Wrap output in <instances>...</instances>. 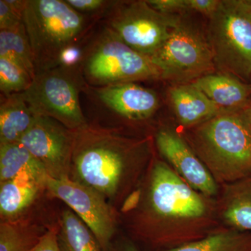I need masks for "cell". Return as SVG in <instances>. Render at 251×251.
<instances>
[{"label": "cell", "instance_id": "1", "mask_svg": "<svg viewBox=\"0 0 251 251\" xmlns=\"http://www.w3.org/2000/svg\"><path fill=\"white\" fill-rule=\"evenodd\" d=\"M142 204L138 233L155 247L169 249L208 234L199 227L210 220L212 205L176 174L169 165L155 161Z\"/></svg>", "mask_w": 251, "mask_h": 251}, {"label": "cell", "instance_id": "2", "mask_svg": "<svg viewBox=\"0 0 251 251\" xmlns=\"http://www.w3.org/2000/svg\"><path fill=\"white\" fill-rule=\"evenodd\" d=\"M149 154L148 140L132 139L116 129L89 124L75 130L70 179L113 200L129 172Z\"/></svg>", "mask_w": 251, "mask_h": 251}, {"label": "cell", "instance_id": "3", "mask_svg": "<svg viewBox=\"0 0 251 251\" xmlns=\"http://www.w3.org/2000/svg\"><path fill=\"white\" fill-rule=\"evenodd\" d=\"M188 136L216 182L232 184L251 176V130L243 110L193 126Z\"/></svg>", "mask_w": 251, "mask_h": 251}, {"label": "cell", "instance_id": "4", "mask_svg": "<svg viewBox=\"0 0 251 251\" xmlns=\"http://www.w3.org/2000/svg\"><path fill=\"white\" fill-rule=\"evenodd\" d=\"M100 21L77 12L65 0H27L23 23L36 75L58 67L63 50L85 39Z\"/></svg>", "mask_w": 251, "mask_h": 251}, {"label": "cell", "instance_id": "5", "mask_svg": "<svg viewBox=\"0 0 251 251\" xmlns=\"http://www.w3.org/2000/svg\"><path fill=\"white\" fill-rule=\"evenodd\" d=\"M80 69L92 87L161 80L150 57L126 45L100 21L87 36Z\"/></svg>", "mask_w": 251, "mask_h": 251}, {"label": "cell", "instance_id": "6", "mask_svg": "<svg viewBox=\"0 0 251 251\" xmlns=\"http://www.w3.org/2000/svg\"><path fill=\"white\" fill-rule=\"evenodd\" d=\"M207 39L216 70L250 84L251 6L249 0H221L209 17Z\"/></svg>", "mask_w": 251, "mask_h": 251}, {"label": "cell", "instance_id": "7", "mask_svg": "<svg viewBox=\"0 0 251 251\" xmlns=\"http://www.w3.org/2000/svg\"><path fill=\"white\" fill-rule=\"evenodd\" d=\"M85 85L80 67H57L37 74L21 94L36 116L54 119L75 130L88 125L80 100Z\"/></svg>", "mask_w": 251, "mask_h": 251}, {"label": "cell", "instance_id": "8", "mask_svg": "<svg viewBox=\"0 0 251 251\" xmlns=\"http://www.w3.org/2000/svg\"><path fill=\"white\" fill-rule=\"evenodd\" d=\"M182 17L163 14L147 1H113L100 22L132 49L151 57L168 40Z\"/></svg>", "mask_w": 251, "mask_h": 251}, {"label": "cell", "instance_id": "9", "mask_svg": "<svg viewBox=\"0 0 251 251\" xmlns=\"http://www.w3.org/2000/svg\"><path fill=\"white\" fill-rule=\"evenodd\" d=\"M150 58L159 70L161 80L173 85L192 83L216 71L207 36L183 18Z\"/></svg>", "mask_w": 251, "mask_h": 251}, {"label": "cell", "instance_id": "10", "mask_svg": "<svg viewBox=\"0 0 251 251\" xmlns=\"http://www.w3.org/2000/svg\"><path fill=\"white\" fill-rule=\"evenodd\" d=\"M45 188L66 203L93 232L103 251H108L115 231V221L105 198L69 177L48 176Z\"/></svg>", "mask_w": 251, "mask_h": 251}, {"label": "cell", "instance_id": "11", "mask_svg": "<svg viewBox=\"0 0 251 251\" xmlns=\"http://www.w3.org/2000/svg\"><path fill=\"white\" fill-rule=\"evenodd\" d=\"M75 130L54 119L38 116L19 143L46 168L49 176L69 177Z\"/></svg>", "mask_w": 251, "mask_h": 251}, {"label": "cell", "instance_id": "12", "mask_svg": "<svg viewBox=\"0 0 251 251\" xmlns=\"http://www.w3.org/2000/svg\"><path fill=\"white\" fill-rule=\"evenodd\" d=\"M82 93L90 110L128 121H145L153 116L159 108L156 92L135 82L103 87L86 84Z\"/></svg>", "mask_w": 251, "mask_h": 251}, {"label": "cell", "instance_id": "13", "mask_svg": "<svg viewBox=\"0 0 251 251\" xmlns=\"http://www.w3.org/2000/svg\"><path fill=\"white\" fill-rule=\"evenodd\" d=\"M158 151L186 184L206 197L216 196L219 186L191 147L175 130L162 128L156 134Z\"/></svg>", "mask_w": 251, "mask_h": 251}, {"label": "cell", "instance_id": "14", "mask_svg": "<svg viewBox=\"0 0 251 251\" xmlns=\"http://www.w3.org/2000/svg\"><path fill=\"white\" fill-rule=\"evenodd\" d=\"M168 96L176 120L187 128L201 125L226 112L192 83L172 86Z\"/></svg>", "mask_w": 251, "mask_h": 251}, {"label": "cell", "instance_id": "15", "mask_svg": "<svg viewBox=\"0 0 251 251\" xmlns=\"http://www.w3.org/2000/svg\"><path fill=\"white\" fill-rule=\"evenodd\" d=\"M192 84L226 111L244 110L251 99L250 84L227 74H209Z\"/></svg>", "mask_w": 251, "mask_h": 251}, {"label": "cell", "instance_id": "16", "mask_svg": "<svg viewBox=\"0 0 251 251\" xmlns=\"http://www.w3.org/2000/svg\"><path fill=\"white\" fill-rule=\"evenodd\" d=\"M37 117L23 99L21 93L1 97L0 145L19 143Z\"/></svg>", "mask_w": 251, "mask_h": 251}, {"label": "cell", "instance_id": "17", "mask_svg": "<svg viewBox=\"0 0 251 251\" xmlns=\"http://www.w3.org/2000/svg\"><path fill=\"white\" fill-rule=\"evenodd\" d=\"M219 210L231 229L251 232V176L227 184Z\"/></svg>", "mask_w": 251, "mask_h": 251}, {"label": "cell", "instance_id": "18", "mask_svg": "<svg viewBox=\"0 0 251 251\" xmlns=\"http://www.w3.org/2000/svg\"><path fill=\"white\" fill-rule=\"evenodd\" d=\"M45 185L32 175L23 173L1 183L0 213L1 217L12 219L27 209Z\"/></svg>", "mask_w": 251, "mask_h": 251}, {"label": "cell", "instance_id": "19", "mask_svg": "<svg viewBox=\"0 0 251 251\" xmlns=\"http://www.w3.org/2000/svg\"><path fill=\"white\" fill-rule=\"evenodd\" d=\"M27 173L45 185L49 175L40 161L19 143L0 145V181Z\"/></svg>", "mask_w": 251, "mask_h": 251}, {"label": "cell", "instance_id": "20", "mask_svg": "<svg viewBox=\"0 0 251 251\" xmlns=\"http://www.w3.org/2000/svg\"><path fill=\"white\" fill-rule=\"evenodd\" d=\"M57 242L61 251H103L93 232L72 209L61 215Z\"/></svg>", "mask_w": 251, "mask_h": 251}, {"label": "cell", "instance_id": "21", "mask_svg": "<svg viewBox=\"0 0 251 251\" xmlns=\"http://www.w3.org/2000/svg\"><path fill=\"white\" fill-rule=\"evenodd\" d=\"M0 57L11 61L34 80L35 62L24 23L17 29L0 30Z\"/></svg>", "mask_w": 251, "mask_h": 251}, {"label": "cell", "instance_id": "22", "mask_svg": "<svg viewBox=\"0 0 251 251\" xmlns=\"http://www.w3.org/2000/svg\"><path fill=\"white\" fill-rule=\"evenodd\" d=\"M166 251H251V232L229 229Z\"/></svg>", "mask_w": 251, "mask_h": 251}, {"label": "cell", "instance_id": "23", "mask_svg": "<svg viewBox=\"0 0 251 251\" xmlns=\"http://www.w3.org/2000/svg\"><path fill=\"white\" fill-rule=\"evenodd\" d=\"M43 234L35 229L4 221L0 226V251H29Z\"/></svg>", "mask_w": 251, "mask_h": 251}, {"label": "cell", "instance_id": "24", "mask_svg": "<svg viewBox=\"0 0 251 251\" xmlns=\"http://www.w3.org/2000/svg\"><path fill=\"white\" fill-rule=\"evenodd\" d=\"M32 78L22 69L4 57H0V91L1 96L22 93L29 88Z\"/></svg>", "mask_w": 251, "mask_h": 251}, {"label": "cell", "instance_id": "25", "mask_svg": "<svg viewBox=\"0 0 251 251\" xmlns=\"http://www.w3.org/2000/svg\"><path fill=\"white\" fill-rule=\"evenodd\" d=\"M66 2L80 14L98 18L101 21L113 3L108 0H65Z\"/></svg>", "mask_w": 251, "mask_h": 251}, {"label": "cell", "instance_id": "26", "mask_svg": "<svg viewBox=\"0 0 251 251\" xmlns=\"http://www.w3.org/2000/svg\"><path fill=\"white\" fill-rule=\"evenodd\" d=\"M87 36L83 40L67 46L66 49L63 50L59 55L58 67L67 68L80 67L83 58L84 50H85Z\"/></svg>", "mask_w": 251, "mask_h": 251}, {"label": "cell", "instance_id": "27", "mask_svg": "<svg viewBox=\"0 0 251 251\" xmlns=\"http://www.w3.org/2000/svg\"><path fill=\"white\" fill-rule=\"evenodd\" d=\"M147 2L163 14L179 15L190 11L188 0H148Z\"/></svg>", "mask_w": 251, "mask_h": 251}, {"label": "cell", "instance_id": "28", "mask_svg": "<svg viewBox=\"0 0 251 251\" xmlns=\"http://www.w3.org/2000/svg\"><path fill=\"white\" fill-rule=\"evenodd\" d=\"M23 24V18L10 7L6 0H0V30H12Z\"/></svg>", "mask_w": 251, "mask_h": 251}, {"label": "cell", "instance_id": "29", "mask_svg": "<svg viewBox=\"0 0 251 251\" xmlns=\"http://www.w3.org/2000/svg\"><path fill=\"white\" fill-rule=\"evenodd\" d=\"M57 227H52L43 234L35 247L29 251H61L57 242Z\"/></svg>", "mask_w": 251, "mask_h": 251}, {"label": "cell", "instance_id": "30", "mask_svg": "<svg viewBox=\"0 0 251 251\" xmlns=\"http://www.w3.org/2000/svg\"><path fill=\"white\" fill-rule=\"evenodd\" d=\"M190 11H196L208 16L216 12L221 0H188Z\"/></svg>", "mask_w": 251, "mask_h": 251}, {"label": "cell", "instance_id": "31", "mask_svg": "<svg viewBox=\"0 0 251 251\" xmlns=\"http://www.w3.org/2000/svg\"><path fill=\"white\" fill-rule=\"evenodd\" d=\"M142 193L140 190L135 191L130 195L128 198L126 199L123 206H122V211L124 212L131 211L132 209H135L141 201Z\"/></svg>", "mask_w": 251, "mask_h": 251}, {"label": "cell", "instance_id": "32", "mask_svg": "<svg viewBox=\"0 0 251 251\" xmlns=\"http://www.w3.org/2000/svg\"><path fill=\"white\" fill-rule=\"evenodd\" d=\"M108 251H140L138 247L130 241H123L110 246Z\"/></svg>", "mask_w": 251, "mask_h": 251}, {"label": "cell", "instance_id": "33", "mask_svg": "<svg viewBox=\"0 0 251 251\" xmlns=\"http://www.w3.org/2000/svg\"><path fill=\"white\" fill-rule=\"evenodd\" d=\"M243 112L245 115L246 119H247L248 124H249L251 130V99L247 107L243 110Z\"/></svg>", "mask_w": 251, "mask_h": 251}, {"label": "cell", "instance_id": "34", "mask_svg": "<svg viewBox=\"0 0 251 251\" xmlns=\"http://www.w3.org/2000/svg\"><path fill=\"white\" fill-rule=\"evenodd\" d=\"M249 2H250V4H251V0H249Z\"/></svg>", "mask_w": 251, "mask_h": 251}, {"label": "cell", "instance_id": "35", "mask_svg": "<svg viewBox=\"0 0 251 251\" xmlns=\"http://www.w3.org/2000/svg\"><path fill=\"white\" fill-rule=\"evenodd\" d=\"M250 85H251V81H250Z\"/></svg>", "mask_w": 251, "mask_h": 251}]
</instances>
